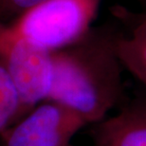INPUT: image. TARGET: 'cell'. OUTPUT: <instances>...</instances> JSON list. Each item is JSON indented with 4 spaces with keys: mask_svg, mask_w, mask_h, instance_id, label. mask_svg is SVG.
<instances>
[{
    "mask_svg": "<svg viewBox=\"0 0 146 146\" xmlns=\"http://www.w3.org/2000/svg\"><path fill=\"white\" fill-rule=\"evenodd\" d=\"M0 63L18 91L21 116L46 101L52 79L51 53L37 48L1 19Z\"/></svg>",
    "mask_w": 146,
    "mask_h": 146,
    "instance_id": "3957f363",
    "label": "cell"
},
{
    "mask_svg": "<svg viewBox=\"0 0 146 146\" xmlns=\"http://www.w3.org/2000/svg\"><path fill=\"white\" fill-rule=\"evenodd\" d=\"M131 35L146 43V13L141 17V19L139 20V22L137 24Z\"/></svg>",
    "mask_w": 146,
    "mask_h": 146,
    "instance_id": "9c48e42d",
    "label": "cell"
},
{
    "mask_svg": "<svg viewBox=\"0 0 146 146\" xmlns=\"http://www.w3.org/2000/svg\"><path fill=\"white\" fill-rule=\"evenodd\" d=\"M87 124L86 119L72 110L45 101L2 134L5 146H68Z\"/></svg>",
    "mask_w": 146,
    "mask_h": 146,
    "instance_id": "277c9868",
    "label": "cell"
},
{
    "mask_svg": "<svg viewBox=\"0 0 146 146\" xmlns=\"http://www.w3.org/2000/svg\"><path fill=\"white\" fill-rule=\"evenodd\" d=\"M103 0H45L11 24L22 37L52 53L68 48L91 31Z\"/></svg>",
    "mask_w": 146,
    "mask_h": 146,
    "instance_id": "7a4b0ae2",
    "label": "cell"
},
{
    "mask_svg": "<svg viewBox=\"0 0 146 146\" xmlns=\"http://www.w3.org/2000/svg\"><path fill=\"white\" fill-rule=\"evenodd\" d=\"M21 116V102L13 79L0 63V133Z\"/></svg>",
    "mask_w": 146,
    "mask_h": 146,
    "instance_id": "52a82bcc",
    "label": "cell"
},
{
    "mask_svg": "<svg viewBox=\"0 0 146 146\" xmlns=\"http://www.w3.org/2000/svg\"><path fill=\"white\" fill-rule=\"evenodd\" d=\"M68 146H70V145H68ZM93 146H99V145H97V144H95V145H93Z\"/></svg>",
    "mask_w": 146,
    "mask_h": 146,
    "instance_id": "30bf717a",
    "label": "cell"
},
{
    "mask_svg": "<svg viewBox=\"0 0 146 146\" xmlns=\"http://www.w3.org/2000/svg\"><path fill=\"white\" fill-rule=\"evenodd\" d=\"M117 50L125 70L146 87V43L132 35L118 38Z\"/></svg>",
    "mask_w": 146,
    "mask_h": 146,
    "instance_id": "8992f818",
    "label": "cell"
},
{
    "mask_svg": "<svg viewBox=\"0 0 146 146\" xmlns=\"http://www.w3.org/2000/svg\"><path fill=\"white\" fill-rule=\"evenodd\" d=\"M45 0H0V19L17 18Z\"/></svg>",
    "mask_w": 146,
    "mask_h": 146,
    "instance_id": "ba28073f",
    "label": "cell"
},
{
    "mask_svg": "<svg viewBox=\"0 0 146 146\" xmlns=\"http://www.w3.org/2000/svg\"><path fill=\"white\" fill-rule=\"evenodd\" d=\"M95 124L99 146H146V98L136 99Z\"/></svg>",
    "mask_w": 146,
    "mask_h": 146,
    "instance_id": "5b68a950",
    "label": "cell"
},
{
    "mask_svg": "<svg viewBox=\"0 0 146 146\" xmlns=\"http://www.w3.org/2000/svg\"><path fill=\"white\" fill-rule=\"evenodd\" d=\"M117 37L91 31L68 48L51 53L52 79L46 101L72 110L88 124L106 118L123 93V66Z\"/></svg>",
    "mask_w": 146,
    "mask_h": 146,
    "instance_id": "6da1fadb",
    "label": "cell"
}]
</instances>
